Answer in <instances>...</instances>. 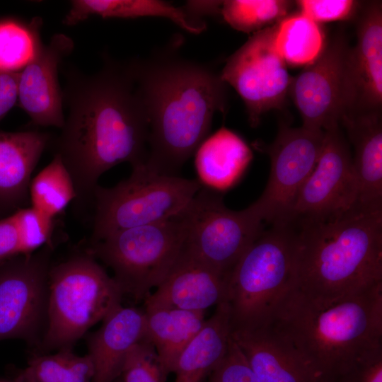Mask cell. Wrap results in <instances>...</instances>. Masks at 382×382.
Masks as SVG:
<instances>
[{"mask_svg":"<svg viewBox=\"0 0 382 382\" xmlns=\"http://www.w3.org/2000/svg\"><path fill=\"white\" fill-rule=\"evenodd\" d=\"M63 19L67 26L76 25L91 16L136 18L155 16L168 18L182 29L199 34L205 24L190 15L185 8L158 0H74Z\"/></svg>","mask_w":382,"mask_h":382,"instance_id":"25","label":"cell"},{"mask_svg":"<svg viewBox=\"0 0 382 382\" xmlns=\"http://www.w3.org/2000/svg\"><path fill=\"white\" fill-rule=\"evenodd\" d=\"M252 156L238 134L222 127L207 137L195 151L198 180L213 190L227 189L240 178Z\"/></svg>","mask_w":382,"mask_h":382,"instance_id":"23","label":"cell"},{"mask_svg":"<svg viewBox=\"0 0 382 382\" xmlns=\"http://www.w3.org/2000/svg\"><path fill=\"white\" fill-rule=\"evenodd\" d=\"M207 378L206 382H260L232 338L226 355Z\"/></svg>","mask_w":382,"mask_h":382,"instance_id":"33","label":"cell"},{"mask_svg":"<svg viewBox=\"0 0 382 382\" xmlns=\"http://www.w3.org/2000/svg\"><path fill=\"white\" fill-rule=\"evenodd\" d=\"M33 39L28 27L13 22L0 23V69L21 71L33 53Z\"/></svg>","mask_w":382,"mask_h":382,"instance_id":"30","label":"cell"},{"mask_svg":"<svg viewBox=\"0 0 382 382\" xmlns=\"http://www.w3.org/2000/svg\"><path fill=\"white\" fill-rule=\"evenodd\" d=\"M102 321L88 340L94 368L91 382H113L121 375L132 348L146 339L145 315L137 308L120 306Z\"/></svg>","mask_w":382,"mask_h":382,"instance_id":"19","label":"cell"},{"mask_svg":"<svg viewBox=\"0 0 382 382\" xmlns=\"http://www.w3.org/2000/svg\"><path fill=\"white\" fill-rule=\"evenodd\" d=\"M222 1H189L185 10L195 18L199 15L211 14L221 9Z\"/></svg>","mask_w":382,"mask_h":382,"instance_id":"38","label":"cell"},{"mask_svg":"<svg viewBox=\"0 0 382 382\" xmlns=\"http://www.w3.org/2000/svg\"><path fill=\"white\" fill-rule=\"evenodd\" d=\"M295 241L291 222L264 229L228 276L231 330L268 325L276 305L291 286Z\"/></svg>","mask_w":382,"mask_h":382,"instance_id":"6","label":"cell"},{"mask_svg":"<svg viewBox=\"0 0 382 382\" xmlns=\"http://www.w3.org/2000/svg\"><path fill=\"white\" fill-rule=\"evenodd\" d=\"M28 25L33 48L30 59L19 73L18 100L34 124L61 129L65 117L58 69L73 50L74 42L69 36L58 33L45 44L40 37L41 18H33Z\"/></svg>","mask_w":382,"mask_h":382,"instance_id":"14","label":"cell"},{"mask_svg":"<svg viewBox=\"0 0 382 382\" xmlns=\"http://www.w3.org/2000/svg\"><path fill=\"white\" fill-rule=\"evenodd\" d=\"M228 276L223 275L183 250L156 290L144 299L145 306H165L205 311L226 301Z\"/></svg>","mask_w":382,"mask_h":382,"instance_id":"17","label":"cell"},{"mask_svg":"<svg viewBox=\"0 0 382 382\" xmlns=\"http://www.w3.org/2000/svg\"><path fill=\"white\" fill-rule=\"evenodd\" d=\"M340 124L325 130L318 162L295 200L290 222L334 219L359 206L352 154Z\"/></svg>","mask_w":382,"mask_h":382,"instance_id":"13","label":"cell"},{"mask_svg":"<svg viewBox=\"0 0 382 382\" xmlns=\"http://www.w3.org/2000/svg\"><path fill=\"white\" fill-rule=\"evenodd\" d=\"M231 340L230 309L225 301L183 350L173 371L175 382H204L226 355Z\"/></svg>","mask_w":382,"mask_h":382,"instance_id":"22","label":"cell"},{"mask_svg":"<svg viewBox=\"0 0 382 382\" xmlns=\"http://www.w3.org/2000/svg\"><path fill=\"white\" fill-rule=\"evenodd\" d=\"M325 132L282 124L274 141L256 144L270 158V173L261 196L250 207L263 222H290L302 185L313 170L322 151Z\"/></svg>","mask_w":382,"mask_h":382,"instance_id":"10","label":"cell"},{"mask_svg":"<svg viewBox=\"0 0 382 382\" xmlns=\"http://www.w3.org/2000/svg\"><path fill=\"white\" fill-rule=\"evenodd\" d=\"M128 67L149 125L146 162L177 175L207 137L214 113L224 112L226 83L207 67L186 61Z\"/></svg>","mask_w":382,"mask_h":382,"instance_id":"2","label":"cell"},{"mask_svg":"<svg viewBox=\"0 0 382 382\" xmlns=\"http://www.w3.org/2000/svg\"><path fill=\"white\" fill-rule=\"evenodd\" d=\"M146 160L132 166L130 176L115 186L96 187L91 242L122 229L176 217L203 186L196 179L160 173Z\"/></svg>","mask_w":382,"mask_h":382,"instance_id":"7","label":"cell"},{"mask_svg":"<svg viewBox=\"0 0 382 382\" xmlns=\"http://www.w3.org/2000/svg\"><path fill=\"white\" fill-rule=\"evenodd\" d=\"M277 23L255 33L228 58L220 74L243 99L253 127L265 113L283 107L292 81L275 49Z\"/></svg>","mask_w":382,"mask_h":382,"instance_id":"12","label":"cell"},{"mask_svg":"<svg viewBox=\"0 0 382 382\" xmlns=\"http://www.w3.org/2000/svg\"><path fill=\"white\" fill-rule=\"evenodd\" d=\"M357 43L345 62L344 114L381 112L382 106V8L370 3L361 15Z\"/></svg>","mask_w":382,"mask_h":382,"instance_id":"16","label":"cell"},{"mask_svg":"<svg viewBox=\"0 0 382 382\" xmlns=\"http://www.w3.org/2000/svg\"><path fill=\"white\" fill-rule=\"evenodd\" d=\"M49 140L37 131L0 132V212L27 203L31 173Z\"/></svg>","mask_w":382,"mask_h":382,"instance_id":"21","label":"cell"},{"mask_svg":"<svg viewBox=\"0 0 382 382\" xmlns=\"http://www.w3.org/2000/svg\"><path fill=\"white\" fill-rule=\"evenodd\" d=\"M178 216L185 231L183 250L225 276L265 229L250 206L231 210L221 195L204 186Z\"/></svg>","mask_w":382,"mask_h":382,"instance_id":"9","label":"cell"},{"mask_svg":"<svg viewBox=\"0 0 382 382\" xmlns=\"http://www.w3.org/2000/svg\"><path fill=\"white\" fill-rule=\"evenodd\" d=\"M292 3L285 0H228L222 1L220 11L235 30L255 33L286 18Z\"/></svg>","mask_w":382,"mask_h":382,"instance_id":"29","label":"cell"},{"mask_svg":"<svg viewBox=\"0 0 382 382\" xmlns=\"http://www.w3.org/2000/svg\"><path fill=\"white\" fill-rule=\"evenodd\" d=\"M123 293L95 258L71 257L50 268L40 349H66L121 305Z\"/></svg>","mask_w":382,"mask_h":382,"instance_id":"5","label":"cell"},{"mask_svg":"<svg viewBox=\"0 0 382 382\" xmlns=\"http://www.w3.org/2000/svg\"><path fill=\"white\" fill-rule=\"evenodd\" d=\"M93 374V364L88 354L78 356L66 349L32 357L17 382H91Z\"/></svg>","mask_w":382,"mask_h":382,"instance_id":"28","label":"cell"},{"mask_svg":"<svg viewBox=\"0 0 382 382\" xmlns=\"http://www.w3.org/2000/svg\"><path fill=\"white\" fill-rule=\"evenodd\" d=\"M291 223V287L304 296L330 302L382 283V209L357 206L334 219Z\"/></svg>","mask_w":382,"mask_h":382,"instance_id":"4","label":"cell"},{"mask_svg":"<svg viewBox=\"0 0 382 382\" xmlns=\"http://www.w3.org/2000/svg\"><path fill=\"white\" fill-rule=\"evenodd\" d=\"M345 127L353 147L352 161L359 188V206L382 209V122L381 112L344 114Z\"/></svg>","mask_w":382,"mask_h":382,"instance_id":"20","label":"cell"},{"mask_svg":"<svg viewBox=\"0 0 382 382\" xmlns=\"http://www.w3.org/2000/svg\"><path fill=\"white\" fill-rule=\"evenodd\" d=\"M296 4L300 13L316 23L348 19L358 5L352 0H301Z\"/></svg>","mask_w":382,"mask_h":382,"instance_id":"34","label":"cell"},{"mask_svg":"<svg viewBox=\"0 0 382 382\" xmlns=\"http://www.w3.org/2000/svg\"><path fill=\"white\" fill-rule=\"evenodd\" d=\"M184 242V228L178 216L112 233L91 242L88 253L110 267L123 294L138 301L164 280Z\"/></svg>","mask_w":382,"mask_h":382,"instance_id":"8","label":"cell"},{"mask_svg":"<svg viewBox=\"0 0 382 382\" xmlns=\"http://www.w3.org/2000/svg\"><path fill=\"white\" fill-rule=\"evenodd\" d=\"M13 214L21 237L23 255L33 253L47 244L52 245L54 219L32 207L18 209Z\"/></svg>","mask_w":382,"mask_h":382,"instance_id":"32","label":"cell"},{"mask_svg":"<svg viewBox=\"0 0 382 382\" xmlns=\"http://www.w3.org/2000/svg\"><path fill=\"white\" fill-rule=\"evenodd\" d=\"M52 245L0 264V340L23 339L40 345L47 320Z\"/></svg>","mask_w":382,"mask_h":382,"instance_id":"11","label":"cell"},{"mask_svg":"<svg viewBox=\"0 0 382 382\" xmlns=\"http://www.w3.org/2000/svg\"><path fill=\"white\" fill-rule=\"evenodd\" d=\"M271 326L322 382H338L366 351L382 344V283L332 301L311 300L291 286Z\"/></svg>","mask_w":382,"mask_h":382,"instance_id":"3","label":"cell"},{"mask_svg":"<svg viewBox=\"0 0 382 382\" xmlns=\"http://www.w3.org/2000/svg\"><path fill=\"white\" fill-rule=\"evenodd\" d=\"M31 207L54 219L75 199L74 185L61 158L54 155L52 161L30 181Z\"/></svg>","mask_w":382,"mask_h":382,"instance_id":"27","label":"cell"},{"mask_svg":"<svg viewBox=\"0 0 382 382\" xmlns=\"http://www.w3.org/2000/svg\"><path fill=\"white\" fill-rule=\"evenodd\" d=\"M339 35L296 78L290 91L303 120L302 126L326 130L340 124L344 112L345 62L348 49Z\"/></svg>","mask_w":382,"mask_h":382,"instance_id":"15","label":"cell"},{"mask_svg":"<svg viewBox=\"0 0 382 382\" xmlns=\"http://www.w3.org/2000/svg\"><path fill=\"white\" fill-rule=\"evenodd\" d=\"M146 339L154 346L167 375L183 350L202 328L205 311L145 306Z\"/></svg>","mask_w":382,"mask_h":382,"instance_id":"24","label":"cell"},{"mask_svg":"<svg viewBox=\"0 0 382 382\" xmlns=\"http://www.w3.org/2000/svg\"><path fill=\"white\" fill-rule=\"evenodd\" d=\"M324 38L318 23L299 13L277 23L274 46L286 64L308 65L321 54Z\"/></svg>","mask_w":382,"mask_h":382,"instance_id":"26","label":"cell"},{"mask_svg":"<svg viewBox=\"0 0 382 382\" xmlns=\"http://www.w3.org/2000/svg\"><path fill=\"white\" fill-rule=\"evenodd\" d=\"M19 73L0 69V121L18 100Z\"/></svg>","mask_w":382,"mask_h":382,"instance_id":"37","label":"cell"},{"mask_svg":"<svg viewBox=\"0 0 382 382\" xmlns=\"http://www.w3.org/2000/svg\"><path fill=\"white\" fill-rule=\"evenodd\" d=\"M23 255L19 231L13 214L0 219V264Z\"/></svg>","mask_w":382,"mask_h":382,"instance_id":"36","label":"cell"},{"mask_svg":"<svg viewBox=\"0 0 382 382\" xmlns=\"http://www.w3.org/2000/svg\"><path fill=\"white\" fill-rule=\"evenodd\" d=\"M123 382H166V374L154 346L144 339L128 353L122 370Z\"/></svg>","mask_w":382,"mask_h":382,"instance_id":"31","label":"cell"},{"mask_svg":"<svg viewBox=\"0 0 382 382\" xmlns=\"http://www.w3.org/2000/svg\"><path fill=\"white\" fill-rule=\"evenodd\" d=\"M231 338L260 382H322L270 325L231 330Z\"/></svg>","mask_w":382,"mask_h":382,"instance_id":"18","label":"cell"},{"mask_svg":"<svg viewBox=\"0 0 382 382\" xmlns=\"http://www.w3.org/2000/svg\"><path fill=\"white\" fill-rule=\"evenodd\" d=\"M65 98L68 115L54 155L69 172L82 208L93 202L105 171L146 159L149 125L128 66L108 63L91 75L69 72Z\"/></svg>","mask_w":382,"mask_h":382,"instance_id":"1","label":"cell"},{"mask_svg":"<svg viewBox=\"0 0 382 382\" xmlns=\"http://www.w3.org/2000/svg\"><path fill=\"white\" fill-rule=\"evenodd\" d=\"M339 381L382 382V344L364 352Z\"/></svg>","mask_w":382,"mask_h":382,"instance_id":"35","label":"cell"}]
</instances>
